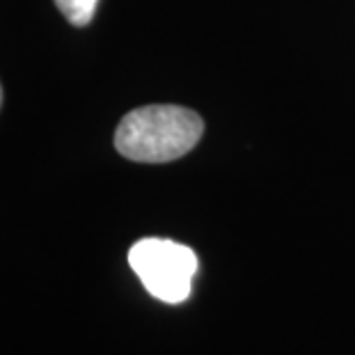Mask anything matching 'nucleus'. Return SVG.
<instances>
[{"label":"nucleus","mask_w":355,"mask_h":355,"mask_svg":"<svg viewBox=\"0 0 355 355\" xmlns=\"http://www.w3.org/2000/svg\"><path fill=\"white\" fill-rule=\"evenodd\" d=\"M204 119L184 105H142L126 112L115 131V147L135 163H170L200 142Z\"/></svg>","instance_id":"obj_1"},{"label":"nucleus","mask_w":355,"mask_h":355,"mask_svg":"<svg viewBox=\"0 0 355 355\" xmlns=\"http://www.w3.org/2000/svg\"><path fill=\"white\" fill-rule=\"evenodd\" d=\"M128 263L145 289L163 303L177 305L191 296L198 254L170 239H140L128 250Z\"/></svg>","instance_id":"obj_2"},{"label":"nucleus","mask_w":355,"mask_h":355,"mask_svg":"<svg viewBox=\"0 0 355 355\" xmlns=\"http://www.w3.org/2000/svg\"><path fill=\"white\" fill-rule=\"evenodd\" d=\"M55 5L71 26L83 28L94 19L99 0H55Z\"/></svg>","instance_id":"obj_3"},{"label":"nucleus","mask_w":355,"mask_h":355,"mask_svg":"<svg viewBox=\"0 0 355 355\" xmlns=\"http://www.w3.org/2000/svg\"><path fill=\"white\" fill-rule=\"evenodd\" d=\"M0 103H3V87H0Z\"/></svg>","instance_id":"obj_4"}]
</instances>
